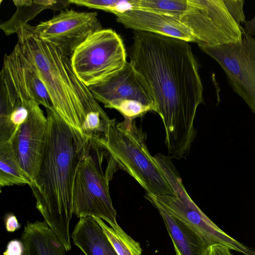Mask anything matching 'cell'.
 Returning a JSON list of instances; mask_svg holds the SVG:
<instances>
[{
  "instance_id": "cell-1",
  "label": "cell",
  "mask_w": 255,
  "mask_h": 255,
  "mask_svg": "<svg viewBox=\"0 0 255 255\" xmlns=\"http://www.w3.org/2000/svg\"><path fill=\"white\" fill-rule=\"evenodd\" d=\"M130 62L147 83L165 129L171 158H185L196 135L194 122L203 102L199 65L188 42L135 31Z\"/></svg>"
},
{
  "instance_id": "cell-2",
  "label": "cell",
  "mask_w": 255,
  "mask_h": 255,
  "mask_svg": "<svg viewBox=\"0 0 255 255\" xmlns=\"http://www.w3.org/2000/svg\"><path fill=\"white\" fill-rule=\"evenodd\" d=\"M46 111L45 145L29 186L44 222L69 251L74 185L80 164L90 154L91 136L69 125L53 107Z\"/></svg>"
},
{
  "instance_id": "cell-3",
  "label": "cell",
  "mask_w": 255,
  "mask_h": 255,
  "mask_svg": "<svg viewBox=\"0 0 255 255\" xmlns=\"http://www.w3.org/2000/svg\"><path fill=\"white\" fill-rule=\"evenodd\" d=\"M15 33L16 44L25 60L45 85L54 110L69 125L82 132L88 113L106 114L76 76L69 57L41 38L28 23L19 27Z\"/></svg>"
},
{
  "instance_id": "cell-4",
  "label": "cell",
  "mask_w": 255,
  "mask_h": 255,
  "mask_svg": "<svg viewBox=\"0 0 255 255\" xmlns=\"http://www.w3.org/2000/svg\"><path fill=\"white\" fill-rule=\"evenodd\" d=\"M146 135L134 120L110 119L103 132L91 136L92 147L103 149L117 168L127 172L145 190L155 196L174 195L166 176L149 151Z\"/></svg>"
},
{
  "instance_id": "cell-5",
  "label": "cell",
  "mask_w": 255,
  "mask_h": 255,
  "mask_svg": "<svg viewBox=\"0 0 255 255\" xmlns=\"http://www.w3.org/2000/svg\"><path fill=\"white\" fill-rule=\"evenodd\" d=\"M159 166L163 170L174 195H151L171 216L192 229L205 245L220 244L245 255H255L250 248L227 234L212 222L191 199L171 159L162 160ZM147 194V193H146Z\"/></svg>"
},
{
  "instance_id": "cell-6",
  "label": "cell",
  "mask_w": 255,
  "mask_h": 255,
  "mask_svg": "<svg viewBox=\"0 0 255 255\" xmlns=\"http://www.w3.org/2000/svg\"><path fill=\"white\" fill-rule=\"evenodd\" d=\"M70 60L76 76L88 88L108 80L128 62L123 41L111 29L90 35L75 49Z\"/></svg>"
},
{
  "instance_id": "cell-7",
  "label": "cell",
  "mask_w": 255,
  "mask_h": 255,
  "mask_svg": "<svg viewBox=\"0 0 255 255\" xmlns=\"http://www.w3.org/2000/svg\"><path fill=\"white\" fill-rule=\"evenodd\" d=\"M177 19L198 44L217 46L242 39L244 28L232 13L228 0H188L186 10Z\"/></svg>"
},
{
  "instance_id": "cell-8",
  "label": "cell",
  "mask_w": 255,
  "mask_h": 255,
  "mask_svg": "<svg viewBox=\"0 0 255 255\" xmlns=\"http://www.w3.org/2000/svg\"><path fill=\"white\" fill-rule=\"evenodd\" d=\"M117 168L108 162L105 174L98 169L89 154L81 161L76 174L73 194V214L80 218H98L114 228L119 226L117 212L110 194L109 182Z\"/></svg>"
},
{
  "instance_id": "cell-9",
  "label": "cell",
  "mask_w": 255,
  "mask_h": 255,
  "mask_svg": "<svg viewBox=\"0 0 255 255\" xmlns=\"http://www.w3.org/2000/svg\"><path fill=\"white\" fill-rule=\"evenodd\" d=\"M225 73L229 85L255 115V37L243 29L241 41L217 46L198 44Z\"/></svg>"
},
{
  "instance_id": "cell-10",
  "label": "cell",
  "mask_w": 255,
  "mask_h": 255,
  "mask_svg": "<svg viewBox=\"0 0 255 255\" xmlns=\"http://www.w3.org/2000/svg\"><path fill=\"white\" fill-rule=\"evenodd\" d=\"M33 27L41 38L54 44L70 58L87 38L102 29L96 12L68 8Z\"/></svg>"
},
{
  "instance_id": "cell-11",
  "label": "cell",
  "mask_w": 255,
  "mask_h": 255,
  "mask_svg": "<svg viewBox=\"0 0 255 255\" xmlns=\"http://www.w3.org/2000/svg\"><path fill=\"white\" fill-rule=\"evenodd\" d=\"M94 98L106 108L120 102L137 101L154 111V99L149 87L130 62L105 82L89 87Z\"/></svg>"
},
{
  "instance_id": "cell-12",
  "label": "cell",
  "mask_w": 255,
  "mask_h": 255,
  "mask_svg": "<svg viewBox=\"0 0 255 255\" xmlns=\"http://www.w3.org/2000/svg\"><path fill=\"white\" fill-rule=\"evenodd\" d=\"M47 129V117L40 105L36 103L32 107L26 121L9 140L19 162L32 181L42 157Z\"/></svg>"
},
{
  "instance_id": "cell-13",
  "label": "cell",
  "mask_w": 255,
  "mask_h": 255,
  "mask_svg": "<svg viewBox=\"0 0 255 255\" xmlns=\"http://www.w3.org/2000/svg\"><path fill=\"white\" fill-rule=\"evenodd\" d=\"M115 15L118 22L135 31L150 32L187 42L197 43L191 31L174 17L143 9L129 10Z\"/></svg>"
},
{
  "instance_id": "cell-14",
  "label": "cell",
  "mask_w": 255,
  "mask_h": 255,
  "mask_svg": "<svg viewBox=\"0 0 255 255\" xmlns=\"http://www.w3.org/2000/svg\"><path fill=\"white\" fill-rule=\"evenodd\" d=\"M145 198L158 211L176 255H207L208 248L192 229L169 215L151 195L146 194Z\"/></svg>"
},
{
  "instance_id": "cell-15",
  "label": "cell",
  "mask_w": 255,
  "mask_h": 255,
  "mask_svg": "<svg viewBox=\"0 0 255 255\" xmlns=\"http://www.w3.org/2000/svg\"><path fill=\"white\" fill-rule=\"evenodd\" d=\"M71 238L85 255H118L94 217L80 218Z\"/></svg>"
},
{
  "instance_id": "cell-16",
  "label": "cell",
  "mask_w": 255,
  "mask_h": 255,
  "mask_svg": "<svg viewBox=\"0 0 255 255\" xmlns=\"http://www.w3.org/2000/svg\"><path fill=\"white\" fill-rule=\"evenodd\" d=\"M21 239L24 255H65L63 244L45 222H27Z\"/></svg>"
},
{
  "instance_id": "cell-17",
  "label": "cell",
  "mask_w": 255,
  "mask_h": 255,
  "mask_svg": "<svg viewBox=\"0 0 255 255\" xmlns=\"http://www.w3.org/2000/svg\"><path fill=\"white\" fill-rule=\"evenodd\" d=\"M17 9L12 16L0 25L5 34L9 35L15 33L20 26L27 24L42 10L51 9L62 11L66 9L70 3L69 0H13Z\"/></svg>"
},
{
  "instance_id": "cell-18",
  "label": "cell",
  "mask_w": 255,
  "mask_h": 255,
  "mask_svg": "<svg viewBox=\"0 0 255 255\" xmlns=\"http://www.w3.org/2000/svg\"><path fill=\"white\" fill-rule=\"evenodd\" d=\"M32 179L21 166L10 141L0 142V187L31 184Z\"/></svg>"
},
{
  "instance_id": "cell-19",
  "label": "cell",
  "mask_w": 255,
  "mask_h": 255,
  "mask_svg": "<svg viewBox=\"0 0 255 255\" xmlns=\"http://www.w3.org/2000/svg\"><path fill=\"white\" fill-rule=\"evenodd\" d=\"M102 227L118 255H142L139 243L128 235L119 225L113 228L102 219L94 218Z\"/></svg>"
},
{
  "instance_id": "cell-20",
  "label": "cell",
  "mask_w": 255,
  "mask_h": 255,
  "mask_svg": "<svg viewBox=\"0 0 255 255\" xmlns=\"http://www.w3.org/2000/svg\"><path fill=\"white\" fill-rule=\"evenodd\" d=\"M188 0H137V9L170 15L178 18L186 10Z\"/></svg>"
},
{
  "instance_id": "cell-21",
  "label": "cell",
  "mask_w": 255,
  "mask_h": 255,
  "mask_svg": "<svg viewBox=\"0 0 255 255\" xmlns=\"http://www.w3.org/2000/svg\"><path fill=\"white\" fill-rule=\"evenodd\" d=\"M70 4L102 10L115 15L137 9V0H69Z\"/></svg>"
},
{
  "instance_id": "cell-22",
  "label": "cell",
  "mask_w": 255,
  "mask_h": 255,
  "mask_svg": "<svg viewBox=\"0 0 255 255\" xmlns=\"http://www.w3.org/2000/svg\"><path fill=\"white\" fill-rule=\"evenodd\" d=\"M23 251L24 249L22 242L14 240L8 243L3 255H22Z\"/></svg>"
},
{
  "instance_id": "cell-23",
  "label": "cell",
  "mask_w": 255,
  "mask_h": 255,
  "mask_svg": "<svg viewBox=\"0 0 255 255\" xmlns=\"http://www.w3.org/2000/svg\"><path fill=\"white\" fill-rule=\"evenodd\" d=\"M207 255H233L230 249L220 244L210 246L207 249Z\"/></svg>"
},
{
  "instance_id": "cell-24",
  "label": "cell",
  "mask_w": 255,
  "mask_h": 255,
  "mask_svg": "<svg viewBox=\"0 0 255 255\" xmlns=\"http://www.w3.org/2000/svg\"><path fill=\"white\" fill-rule=\"evenodd\" d=\"M20 227L17 218L13 214L8 215L5 220V228L7 232H13Z\"/></svg>"
},
{
  "instance_id": "cell-25",
  "label": "cell",
  "mask_w": 255,
  "mask_h": 255,
  "mask_svg": "<svg viewBox=\"0 0 255 255\" xmlns=\"http://www.w3.org/2000/svg\"><path fill=\"white\" fill-rule=\"evenodd\" d=\"M245 31L250 35H255V16L252 19L245 22Z\"/></svg>"
}]
</instances>
